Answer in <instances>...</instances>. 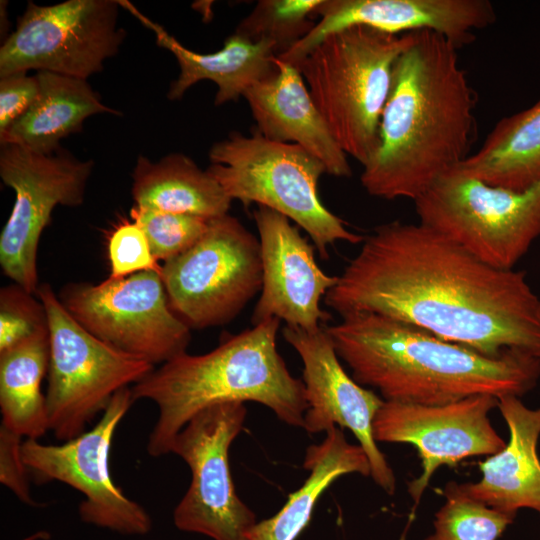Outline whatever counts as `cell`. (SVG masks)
<instances>
[{
  "label": "cell",
  "mask_w": 540,
  "mask_h": 540,
  "mask_svg": "<svg viewBox=\"0 0 540 540\" xmlns=\"http://www.w3.org/2000/svg\"><path fill=\"white\" fill-rule=\"evenodd\" d=\"M323 300L341 317L374 313L489 357L540 359V298L525 272L492 267L419 222L376 227Z\"/></svg>",
  "instance_id": "6da1fadb"
},
{
  "label": "cell",
  "mask_w": 540,
  "mask_h": 540,
  "mask_svg": "<svg viewBox=\"0 0 540 540\" xmlns=\"http://www.w3.org/2000/svg\"><path fill=\"white\" fill-rule=\"evenodd\" d=\"M457 50L443 35L412 32L395 65L377 147L362 166L371 196L414 201L468 156L476 97Z\"/></svg>",
  "instance_id": "7a4b0ae2"
},
{
  "label": "cell",
  "mask_w": 540,
  "mask_h": 540,
  "mask_svg": "<svg viewBox=\"0 0 540 540\" xmlns=\"http://www.w3.org/2000/svg\"><path fill=\"white\" fill-rule=\"evenodd\" d=\"M325 330L352 378L384 401L442 405L483 394L521 397L540 378V359L524 352L489 357L374 313L343 316Z\"/></svg>",
  "instance_id": "3957f363"
},
{
  "label": "cell",
  "mask_w": 540,
  "mask_h": 540,
  "mask_svg": "<svg viewBox=\"0 0 540 540\" xmlns=\"http://www.w3.org/2000/svg\"><path fill=\"white\" fill-rule=\"evenodd\" d=\"M280 320L271 318L227 336L201 355L184 352L132 386L134 402H154L158 418L147 442L152 457L170 453L176 435L202 409L223 402L252 401L284 423L304 426L305 387L277 349Z\"/></svg>",
  "instance_id": "277c9868"
},
{
  "label": "cell",
  "mask_w": 540,
  "mask_h": 540,
  "mask_svg": "<svg viewBox=\"0 0 540 540\" xmlns=\"http://www.w3.org/2000/svg\"><path fill=\"white\" fill-rule=\"evenodd\" d=\"M411 37L351 26L327 36L295 66L339 146L362 166L377 147L395 65Z\"/></svg>",
  "instance_id": "5b68a950"
},
{
  "label": "cell",
  "mask_w": 540,
  "mask_h": 540,
  "mask_svg": "<svg viewBox=\"0 0 540 540\" xmlns=\"http://www.w3.org/2000/svg\"><path fill=\"white\" fill-rule=\"evenodd\" d=\"M209 159L208 173L232 201L255 203L294 221L322 259L338 241L363 242L321 201L318 183L326 168L302 147L269 140L254 129L249 136L233 132L214 143Z\"/></svg>",
  "instance_id": "8992f818"
},
{
  "label": "cell",
  "mask_w": 540,
  "mask_h": 540,
  "mask_svg": "<svg viewBox=\"0 0 540 540\" xmlns=\"http://www.w3.org/2000/svg\"><path fill=\"white\" fill-rule=\"evenodd\" d=\"M414 203L419 223L498 269H514L540 236V182L521 191L492 186L458 164Z\"/></svg>",
  "instance_id": "52a82bcc"
},
{
  "label": "cell",
  "mask_w": 540,
  "mask_h": 540,
  "mask_svg": "<svg viewBox=\"0 0 540 540\" xmlns=\"http://www.w3.org/2000/svg\"><path fill=\"white\" fill-rule=\"evenodd\" d=\"M36 294L45 307L49 328L45 395L49 430L64 442L85 432L118 391L144 379L155 365L88 332L69 314L49 284H40Z\"/></svg>",
  "instance_id": "ba28073f"
},
{
  "label": "cell",
  "mask_w": 540,
  "mask_h": 540,
  "mask_svg": "<svg viewBox=\"0 0 540 540\" xmlns=\"http://www.w3.org/2000/svg\"><path fill=\"white\" fill-rule=\"evenodd\" d=\"M169 305L190 329L223 326L262 288L259 239L229 213L211 219L189 249L164 262Z\"/></svg>",
  "instance_id": "9c48e42d"
},
{
  "label": "cell",
  "mask_w": 540,
  "mask_h": 540,
  "mask_svg": "<svg viewBox=\"0 0 540 540\" xmlns=\"http://www.w3.org/2000/svg\"><path fill=\"white\" fill-rule=\"evenodd\" d=\"M58 298L92 335L153 365L186 352L190 343L191 329L172 311L157 271L69 283Z\"/></svg>",
  "instance_id": "30bf717a"
},
{
  "label": "cell",
  "mask_w": 540,
  "mask_h": 540,
  "mask_svg": "<svg viewBox=\"0 0 540 540\" xmlns=\"http://www.w3.org/2000/svg\"><path fill=\"white\" fill-rule=\"evenodd\" d=\"M119 0L29 1L0 48V76L29 70L87 80L115 56L126 34Z\"/></svg>",
  "instance_id": "8fae6325"
},
{
  "label": "cell",
  "mask_w": 540,
  "mask_h": 540,
  "mask_svg": "<svg viewBox=\"0 0 540 540\" xmlns=\"http://www.w3.org/2000/svg\"><path fill=\"white\" fill-rule=\"evenodd\" d=\"M246 414L244 402L217 403L199 411L176 435L170 453L191 470L190 485L173 511L177 529L213 540H246L257 523L236 492L229 463Z\"/></svg>",
  "instance_id": "7c38bea8"
},
{
  "label": "cell",
  "mask_w": 540,
  "mask_h": 540,
  "mask_svg": "<svg viewBox=\"0 0 540 540\" xmlns=\"http://www.w3.org/2000/svg\"><path fill=\"white\" fill-rule=\"evenodd\" d=\"M133 403L131 388H123L90 430L59 445L25 439L22 457L35 483L59 481L83 494L78 513L84 523L123 535L142 536L151 531L152 519L114 484L109 469L114 433Z\"/></svg>",
  "instance_id": "4fadbf2b"
},
{
  "label": "cell",
  "mask_w": 540,
  "mask_h": 540,
  "mask_svg": "<svg viewBox=\"0 0 540 540\" xmlns=\"http://www.w3.org/2000/svg\"><path fill=\"white\" fill-rule=\"evenodd\" d=\"M92 160L59 149L41 154L1 145L0 177L15 192L11 214L0 234V265L9 279L31 294L39 287L37 252L56 206H80L92 174Z\"/></svg>",
  "instance_id": "5bb4252c"
},
{
  "label": "cell",
  "mask_w": 540,
  "mask_h": 540,
  "mask_svg": "<svg viewBox=\"0 0 540 540\" xmlns=\"http://www.w3.org/2000/svg\"><path fill=\"white\" fill-rule=\"evenodd\" d=\"M496 407L498 398L488 394L442 405L383 402L373 420L375 441L411 444L421 460V474L407 488L413 512L439 467L491 456L505 447L489 419Z\"/></svg>",
  "instance_id": "9a60e30c"
},
{
  "label": "cell",
  "mask_w": 540,
  "mask_h": 540,
  "mask_svg": "<svg viewBox=\"0 0 540 540\" xmlns=\"http://www.w3.org/2000/svg\"><path fill=\"white\" fill-rule=\"evenodd\" d=\"M282 336L303 363V429L310 434L326 433L334 426L349 429L368 457L373 481L393 495L394 472L373 436V420L384 400L347 374L325 327L309 331L285 326Z\"/></svg>",
  "instance_id": "2e32d148"
},
{
  "label": "cell",
  "mask_w": 540,
  "mask_h": 540,
  "mask_svg": "<svg viewBox=\"0 0 540 540\" xmlns=\"http://www.w3.org/2000/svg\"><path fill=\"white\" fill-rule=\"evenodd\" d=\"M262 258V288L252 324L271 318L286 326L319 329L331 319L321 300L337 283L315 260V247L284 215L264 206L253 211Z\"/></svg>",
  "instance_id": "e0dca14e"
},
{
  "label": "cell",
  "mask_w": 540,
  "mask_h": 540,
  "mask_svg": "<svg viewBox=\"0 0 540 540\" xmlns=\"http://www.w3.org/2000/svg\"><path fill=\"white\" fill-rule=\"evenodd\" d=\"M316 15L312 30L279 59L296 66L330 34L358 25L390 34L428 30L460 48L496 20L487 0H322Z\"/></svg>",
  "instance_id": "ac0fdd59"
},
{
  "label": "cell",
  "mask_w": 540,
  "mask_h": 540,
  "mask_svg": "<svg viewBox=\"0 0 540 540\" xmlns=\"http://www.w3.org/2000/svg\"><path fill=\"white\" fill-rule=\"evenodd\" d=\"M275 64L271 76L244 94L255 130L269 140L302 147L323 163L329 175L351 176L347 154L331 134L298 68L278 57Z\"/></svg>",
  "instance_id": "d6986e66"
},
{
  "label": "cell",
  "mask_w": 540,
  "mask_h": 540,
  "mask_svg": "<svg viewBox=\"0 0 540 540\" xmlns=\"http://www.w3.org/2000/svg\"><path fill=\"white\" fill-rule=\"evenodd\" d=\"M509 429V440L498 453L479 463L482 478L456 483L468 498L495 510L516 515L529 508L540 515V407L530 409L515 395L498 398V407Z\"/></svg>",
  "instance_id": "ffe728a7"
},
{
  "label": "cell",
  "mask_w": 540,
  "mask_h": 540,
  "mask_svg": "<svg viewBox=\"0 0 540 540\" xmlns=\"http://www.w3.org/2000/svg\"><path fill=\"white\" fill-rule=\"evenodd\" d=\"M119 3L154 32L159 46L175 56L180 72L170 84L169 100L181 99L197 82L210 80L217 85L215 105H223L244 97L250 87L276 71L277 52L272 41L252 42L233 33L226 38L222 49L208 54L198 53L183 46L130 2L119 0Z\"/></svg>",
  "instance_id": "44dd1931"
},
{
  "label": "cell",
  "mask_w": 540,
  "mask_h": 540,
  "mask_svg": "<svg viewBox=\"0 0 540 540\" xmlns=\"http://www.w3.org/2000/svg\"><path fill=\"white\" fill-rule=\"evenodd\" d=\"M36 76L37 98L23 116L0 134L1 145L51 154L60 149L63 138L80 132L88 117L118 114L102 103L87 80L47 71H39Z\"/></svg>",
  "instance_id": "7402d4cb"
},
{
  "label": "cell",
  "mask_w": 540,
  "mask_h": 540,
  "mask_svg": "<svg viewBox=\"0 0 540 540\" xmlns=\"http://www.w3.org/2000/svg\"><path fill=\"white\" fill-rule=\"evenodd\" d=\"M135 206L214 219L228 214L232 200L190 157L172 153L153 162L139 155L132 172Z\"/></svg>",
  "instance_id": "603a6c76"
},
{
  "label": "cell",
  "mask_w": 540,
  "mask_h": 540,
  "mask_svg": "<svg viewBox=\"0 0 540 540\" xmlns=\"http://www.w3.org/2000/svg\"><path fill=\"white\" fill-rule=\"evenodd\" d=\"M303 468L309 471L304 484L288 496L274 516L257 521L246 540H295L309 523L318 499L334 481L345 474L371 473L365 451L359 444L349 443L338 426L329 429L321 443L307 447Z\"/></svg>",
  "instance_id": "cb8c5ba5"
},
{
  "label": "cell",
  "mask_w": 540,
  "mask_h": 540,
  "mask_svg": "<svg viewBox=\"0 0 540 540\" xmlns=\"http://www.w3.org/2000/svg\"><path fill=\"white\" fill-rule=\"evenodd\" d=\"M459 166L489 185L511 190L540 182V98L499 120L480 149Z\"/></svg>",
  "instance_id": "d4e9b609"
},
{
  "label": "cell",
  "mask_w": 540,
  "mask_h": 540,
  "mask_svg": "<svg viewBox=\"0 0 540 540\" xmlns=\"http://www.w3.org/2000/svg\"><path fill=\"white\" fill-rule=\"evenodd\" d=\"M49 360V328L0 351L1 424L26 439H39L49 430L41 392Z\"/></svg>",
  "instance_id": "484cf974"
},
{
  "label": "cell",
  "mask_w": 540,
  "mask_h": 540,
  "mask_svg": "<svg viewBox=\"0 0 540 540\" xmlns=\"http://www.w3.org/2000/svg\"><path fill=\"white\" fill-rule=\"evenodd\" d=\"M322 0H262L237 26L234 33L258 42L275 43L277 57L306 36L316 23L312 17Z\"/></svg>",
  "instance_id": "4316f807"
},
{
  "label": "cell",
  "mask_w": 540,
  "mask_h": 540,
  "mask_svg": "<svg viewBox=\"0 0 540 540\" xmlns=\"http://www.w3.org/2000/svg\"><path fill=\"white\" fill-rule=\"evenodd\" d=\"M444 496L434 531L425 540H498L516 516L468 498L455 482L447 484Z\"/></svg>",
  "instance_id": "83f0119b"
},
{
  "label": "cell",
  "mask_w": 540,
  "mask_h": 540,
  "mask_svg": "<svg viewBox=\"0 0 540 540\" xmlns=\"http://www.w3.org/2000/svg\"><path fill=\"white\" fill-rule=\"evenodd\" d=\"M130 217L145 233L153 256L167 261L189 249L206 232L209 221L194 215L161 212L138 206Z\"/></svg>",
  "instance_id": "f1b7e54d"
},
{
  "label": "cell",
  "mask_w": 540,
  "mask_h": 540,
  "mask_svg": "<svg viewBox=\"0 0 540 540\" xmlns=\"http://www.w3.org/2000/svg\"><path fill=\"white\" fill-rule=\"evenodd\" d=\"M48 329V318L41 300L16 283L0 290V351Z\"/></svg>",
  "instance_id": "f546056e"
},
{
  "label": "cell",
  "mask_w": 540,
  "mask_h": 540,
  "mask_svg": "<svg viewBox=\"0 0 540 540\" xmlns=\"http://www.w3.org/2000/svg\"><path fill=\"white\" fill-rule=\"evenodd\" d=\"M110 275L120 279L142 271H157L161 267L152 254L147 237L135 221L125 220L112 231L108 240Z\"/></svg>",
  "instance_id": "4dcf8cb0"
},
{
  "label": "cell",
  "mask_w": 540,
  "mask_h": 540,
  "mask_svg": "<svg viewBox=\"0 0 540 540\" xmlns=\"http://www.w3.org/2000/svg\"><path fill=\"white\" fill-rule=\"evenodd\" d=\"M22 436L0 426V482L23 503L36 505L29 487V473L22 457Z\"/></svg>",
  "instance_id": "1f68e13d"
},
{
  "label": "cell",
  "mask_w": 540,
  "mask_h": 540,
  "mask_svg": "<svg viewBox=\"0 0 540 540\" xmlns=\"http://www.w3.org/2000/svg\"><path fill=\"white\" fill-rule=\"evenodd\" d=\"M38 93L36 75L19 72L0 76V134L26 113Z\"/></svg>",
  "instance_id": "d6a6232c"
}]
</instances>
